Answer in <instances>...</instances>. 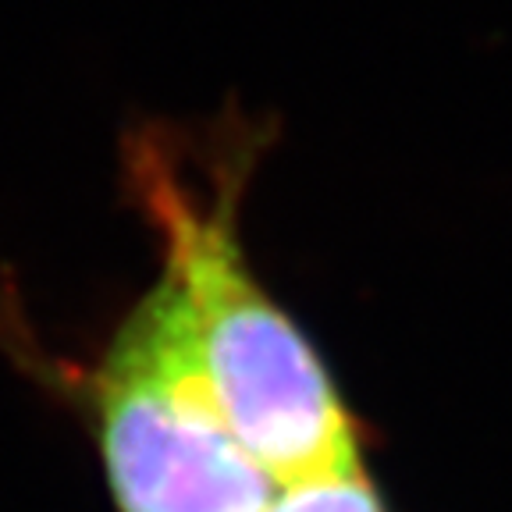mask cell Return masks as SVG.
Here are the masks:
<instances>
[{
	"label": "cell",
	"instance_id": "cell-3",
	"mask_svg": "<svg viewBox=\"0 0 512 512\" xmlns=\"http://www.w3.org/2000/svg\"><path fill=\"white\" fill-rule=\"evenodd\" d=\"M264 512H384V505L367 473L360 466H349L281 488Z\"/></svg>",
	"mask_w": 512,
	"mask_h": 512
},
{
	"label": "cell",
	"instance_id": "cell-2",
	"mask_svg": "<svg viewBox=\"0 0 512 512\" xmlns=\"http://www.w3.org/2000/svg\"><path fill=\"white\" fill-rule=\"evenodd\" d=\"M89 399L121 512H260L281 491L221 420L168 278L121 320Z\"/></svg>",
	"mask_w": 512,
	"mask_h": 512
},
{
	"label": "cell",
	"instance_id": "cell-1",
	"mask_svg": "<svg viewBox=\"0 0 512 512\" xmlns=\"http://www.w3.org/2000/svg\"><path fill=\"white\" fill-rule=\"evenodd\" d=\"M125 185L164 242L221 420L260 470L292 488L360 466L349 409L328 367L249 267L239 207L253 132L221 125L207 143L143 125L125 139Z\"/></svg>",
	"mask_w": 512,
	"mask_h": 512
}]
</instances>
